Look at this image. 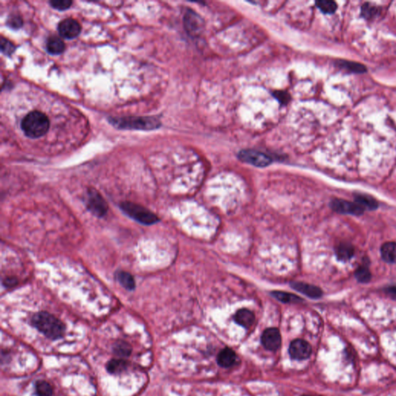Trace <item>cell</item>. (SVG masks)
I'll list each match as a JSON object with an SVG mask.
<instances>
[{
    "instance_id": "obj_1",
    "label": "cell",
    "mask_w": 396,
    "mask_h": 396,
    "mask_svg": "<svg viewBox=\"0 0 396 396\" xmlns=\"http://www.w3.org/2000/svg\"><path fill=\"white\" fill-rule=\"evenodd\" d=\"M31 324L50 340L62 338L65 334V323L58 317L46 311H40L31 317Z\"/></svg>"
},
{
    "instance_id": "obj_2",
    "label": "cell",
    "mask_w": 396,
    "mask_h": 396,
    "mask_svg": "<svg viewBox=\"0 0 396 396\" xmlns=\"http://www.w3.org/2000/svg\"><path fill=\"white\" fill-rule=\"evenodd\" d=\"M49 128L48 117L40 111H30L21 122L23 133L30 139L42 137L48 132Z\"/></svg>"
},
{
    "instance_id": "obj_3",
    "label": "cell",
    "mask_w": 396,
    "mask_h": 396,
    "mask_svg": "<svg viewBox=\"0 0 396 396\" xmlns=\"http://www.w3.org/2000/svg\"><path fill=\"white\" fill-rule=\"evenodd\" d=\"M109 121L115 127L124 130H153L161 126L154 117H123L110 119Z\"/></svg>"
},
{
    "instance_id": "obj_4",
    "label": "cell",
    "mask_w": 396,
    "mask_h": 396,
    "mask_svg": "<svg viewBox=\"0 0 396 396\" xmlns=\"http://www.w3.org/2000/svg\"><path fill=\"white\" fill-rule=\"evenodd\" d=\"M120 207L126 215L140 224L152 225L159 221V217L154 213L140 204L131 201H123L120 204Z\"/></svg>"
},
{
    "instance_id": "obj_5",
    "label": "cell",
    "mask_w": 396,
    "mask_h": 396,
    "mask_svg": "<svg viewBox=\"0 0 396 396\" xmlns=\"http://www.w3.org/2000/svg\"><path fill=\"white\" fill-rule=\"evenodd\" d=\"M85 202L88 211L98 217L106 215L108 211V206L103 196L95 188H91L87 191L85 195Z\"/></svg>"
},
{
    "instance_id": "obj_6",
    "label": "cell",
    "mask_w": 396,
    "mask_h": 396,
    "mask_svg": "<svg viewBox=\"0 0 396 396\" xmlns=\"http://www.w3.org/2000/svg\"><path fill=\"white\" fill-rule=\"evenodd\" d=\"M239 158L243 162L258 167H265L272 162V159L265 153L253 149H245L239 153Z\"/></svg>"
},
{
    "instance_id": "obj_7",
    "label": "cell",
    "mask_w": 396,
    "mask_h": 396,
    "mask_svg": "<svg viewBox=\"0 0 396 396\" xmlns=\"http://www.w3.org/2000/svg\"><path fill=\"white\" fill-rule=\"evenodd\" d=\"M330 207L335 212L340 214H352V215H362L365 211L356 202L345 201L342 199H334L330 202Z\"/></svg>"
},
{
    "instance_id": "obj_8",
    "label": "cell",
    "mask_w": 396,
    "mask_h": 396,
    "mask_svg": "<svg viewBox=\"0 0 396 396\" xmlns=\"http://www.w3.org/2000/svg\"><path fill=\"white\" fill-rule=\"evenodd\" d=\"M58 33L62 38L72 40L76 38L81 33V27L80 23L74 19H65L62 20L58 27Z\"/></svg>"
},
{
    "instance_id": "obj_9",
    "label": "cell",
    "mask_w": 396,
    "mask_h": 396,
    "mask_svg": "<svg viewBox=\"0 0 396 396\" xmlns=\"http://www.w3.org/2000/svg\"><path fill=\"white\" fill-rule=\"evenodd\" d=\"M289 352L290 356L294 359L304 360L310 356L312 348L308 342L297 339L291 343Z\"/></svg>"
},
{
    "instance_id": "obj_10",
    "label": "cell",
    "mask_w": 396,
    "mask_h": 396,
    "mask_svg": "<svg viewBox=\"0 0 396 396\" xmlns=\"http://www.w3.org/2000/svg\"><path fill=\"white\" fill-rule=\"evenodd\" d=\"M282 342L281 335L278 329L268 328L262 335V343L266 349L276 351L279 348Z\"/></svg>"
},
{
    "instance_id": "obj_11",
    "label": "cell",
    "mask_w": 396,
    "mask_h": 396,
    "mask_svg": "<svg viewBox=\"0 0 396 396\" xmlns=\"http://www.w3.org/2000/svg\"><path fill=\"white\" fill-rule=\"evenodd\" d=\"M293 288L298 292L304 294L312 299H318L322 297L323 292L319 287L310 285L304 282H294L292 284Z\"/></svg>"
},
{
    "instance_id": "obj_12",
    "label": "cell",
    "mask_w": 396,
    "mask_h": 396,
    "mask_svg": "<svg viewBox=\"0 0 396 396\" xmlns=\"http://www.w3.org/2000/svg\"><path fill=\"white\" fill-rule=\"evenodd\" d=\"M115 277H116V280L118 281L119 284L126 290L133 291L136 288L134 277L130 272L119 270L115 274Z\"/></svg>"
},
{
    "instance_id": "obj_13",
    "label": "cell",
    "mask_w": 396,
    "mask_h": 396,
    "mask_svg": "<svg viewBox=\"0 0 396 396\" xmlns=\"http://www.w3.org/2000/svg\"><path fill=\"white\" fill-rule=\"evenodd\" d=\"M46 49L51 55H59L65 50V44L60 37L52 36L46 40Z\"/></svg>"
},
{
    "instance_id": "obj_14",
    "label": "cell",
    "mask_w": 396,
    "mask_h": 396,
    "mask_svg": "<svg viewBox=\"0 0 396 396\" xmlns=\"http://www.w3.org/2000/svg\"><path fill=\"white\" fill-rule=\"evenodd\" d=\"M235 320L242 327L249 328L255 321V315L247 309H241L236 313Z\"/></svg>"
},
{
    "instance_id": "obj_15",
    "label": "cell",
    "mask_w": 396,
    "mask_h": 396,
    "mask_svg": "<svg viewBox=\"0 0 396 396\" xmlns=\"http://www.w3.org/2000/svg\"><path fill=\"white\" fill-rule=\"evenodd\" d=\"M381 255L383 260L388 263H396V242L383 244L381 248Z\"/></svg>"
},
{
    "instance_id": "obj_16",
    "label": "cell",
    "mask_w": 396,
    "mask_h": 396,
    "mask_svg": "<svg viewBox=\"0 0 396 396\" xmlns=\"http://www.w3.org/2000/svg\"><path fill=\"white\" fill-rule=\"evenodd\" d=\"M236 361V355L230 348H225L219 353L217 362L219 365L224 368H229L234 365Z\"/></svg>"
},
{
    "instance_id": "obj_17",
    "label": "cell",
    "mask_w": 396,
    "mask_h": 396,
    "mask_svg": "<svg viewBox=\"0 0 396 396\" xmlns=\"http://www.w3.org/2000/svg\"><path fill=\"white\" fill-rule=\"evenodd\" d=\"M184 23L186 28L191 34L192 33H196L197 30L201 28V18L197 17V16L192 12L187 13L184 17Z\"/></svg>"
},
{
    "instance_id": "obj_18",
    "label": "cell",
    "mask_w": 396,
    "mask_h": 396,
    "mask_svg": "<svg viewBox=\"0 0 396 396\" xmlns=\"http://www.w3.org/2000/svg\"><path fill=\"white\" fill-rule=\"evenodd\" d=\"M128 366H129V362L123 358L111 359L107 363L106 370L108 373L116 375V374H120L126 371Z\"/></svg>"
},
{
    "instance_id": "obj_19",
    "label": "cell",
    "mask_w": 396,
    "mask_h": 396,
    "mask_svg": "<svg viewBox=\"0 0 396 396\" xmlns=\"http://www.w3.org/2000/svg\"><path fill=\"white\" fill-rule=\"evenodd\" d=\"M112 351L115 355L117 356L120 358H126L131 355L133 348L128 342L125 341H118L113 345Z\"/></svg>"
},
{
    "instance_id": "obj_20",
    "label": "cell",
    "mask_w": 396,
    "mask_h": 396,
    "mask_svg": "<svg viewBox=\"0 0 396 396\" xmlns=\"http://www.w3.org/2000/svg\"><path fill=\"white\" fill-rule=\"evenodd\" d=\"M336 254L340 260L348 261L353 257L355 249L350 244L341 243L336 248Z\"/></svg>"
},
{
    "instance_id": "obj_21",
    "label": "cell",
    "mask_w": 396,
    "mask_h": 396,
    "mask_svg": "<svg viewBox=\"0 0 396 396\" xmlns=\"http://www.w3.org/2000/svg\"><path fill=\"white\" fill-rule=\"evenodd\" d=\"M355 202L359 204L362 208L368 210H375L378 207V202L372 197L367 195H358L355 198Z\"/></svg>"
},
{
    "instance_id": "obj_22",
    "label": "cell",
    "mask_w": 396,
    "mask_h": 396,
    "mask_svg": "<svg viewBox=\"0 0 396 396\" xmlns=\"http://www.w3.org/2000/svg\"><path fill=\"white\" fill-rule=\"evenodd\" d=\"M35 391L37 396H52L53 392L50 383L44 380H39L36 382Z\"/></svg>"
},
{
    "instance_id": "obj_23",
    "label": "cell",
    "mask_w": 396,
    "mask_h": 396,
    "mask_svg": "<svg viewBox=\"0 0 396 396\" xmlns=\"http://www.w3.org/2000/svg\"><path fill=\"white\" fill-rule=\"evenodd\" d=\"M272 295L275 298L282 303H297V302L301 301V299L297 295H294L292 294H289V293L282 292V291H274L272 293Z\"/></svg>"
},
{
    "instance_id": "obj_24",
    "label": "cell",
    "mask_w": 396,
    "mask_h": 396,
    "mask_svg": "<svg viewBox=\"0 0 396 396\" xmlns=\"http://www.w3.org/2000/svg\"><path fill=\"white\" fill-rule=\"evenodd\" d=\"M355 278L359 282L365 284L371 280V274L366 265H362L358 267L355 271Z\"/></svg>"
},
{
    "instance_id": "obj_25",
    "label": "cell",
    "mask_w": 396,
    "mask_h": 396,
    "mask_svg": "<svg viewBox=\"0 0 396 396\" xmlns=\"http://www.w3.org/2000/svg\"><path fill=\"white\" fill-rule=\"evenodd\" d=\"M316 4H317V7L324 14H333L337 8L336 3L333 1L321 0V1H317Z\"/></svg>"
},
{
    "instance_id": "obj_26",
    "label": "cell",
    "mask_w": 396,
    "mask_h": 396,
    "mask_svg": "<svg viewBox=\"0 0 396 396\" xmlns=\"http://www.w3.org/2000/svg\"><path fill=\"white\" fill-rule=\"evenodd\" d=\"M49 4H50V7L55 10L65 11V10H68L73 3L71 0H51L49 2Z\"/></svg>"
},
{
    "instance_id": "obj_27",
    "label": "cell",
    "mask_w": 396,
    "mask_h": 396,
    "mask_svg": "<svg viewBox=\"0 0 396 396\" xmlns=\"http://www.w3.org/2000/svg\"><path fill=\"white\" fill-rule=\"evenodd\" d=\"M16 50V46L14 43L10 42L4 37H1V50L4 54L11 55Z\"/></svg>"
},
{
    "instance_id": "obj_28",
    "label": "cell",
    "mask_w": 396,
    "mask_h": 396,
    "mask_svg": "<svg viewBox=\"0 0 396 396\" xmlns=\"http://www.w3.org/2000/svg\"><path fill=\"white\" fill-rule=\"evenodd\" d=\"M7 24L10 28L18 30L23 26V20L20 16L12 14L10 17H9Z\"/></svg>"
},
{
    "instance_id": "obj_29",
    "label": "cell",
    "mask_w": 396,
    "mask_h": 396,
    "mask_svg": "<svg viewBox=\"0 0 396 396\" xmlns=\"http://www.w3.org/2000/svg\"><path fill=\"white\" fill-rule=\"evenodd\" d=\"M385 291H386V294L390 297L396 300V285L390 286V287H387Z\"/></svg>"
},
{
    "instance_id": "obj_30",
    "label": "cell",
    "mask_w": 396,
    "mask_h": 396,
    "mask_svg": "<svg viewBox=\"0 0 396 396\" xmlns=\"http://www.w3.org/2000/svg\"><path fill=\"white\" fill-rule=\"evenodd\" d=\"M17 284V280L14 278H6L4 281V284L6 287H14Z\"/></svg>"
},
{
    "instance_id": "obj_31",
    "label": "cell",
    "mask_w": 396,
    "mask_h": 396,
    "mask_svg": "<svg viewBox=\"0 0 396 396\" xmlns=\"http://www.w3.org/2000/svg\"><path fill=\"white\" fill-rule=\"evenodd\" d=\"M304 396H307V395H304Z\"/></svg>"
}]
</instances>
